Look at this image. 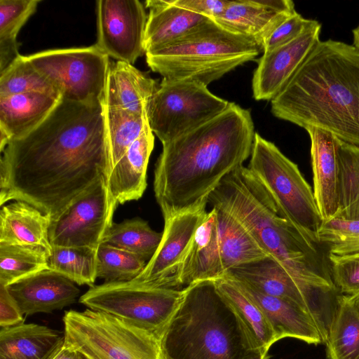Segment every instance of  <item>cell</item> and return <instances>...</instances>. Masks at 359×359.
<instances>
[{
  "label": "cell",
  "mask_w": 359,
  "mask_h": 359,
  "mask_svg": "<svg viewBox=\"0 0 359 359\" xmlns=\"http://www.w3.org/2000/svg\"><path fill=\"white\" fill-rule=\"evenodd\" d=\"M111 170L104 102L61 99L40 126L1 152L0 205L25 201L53 220Z\"/></svg>",
  "instance_id": "1"
},
{
  "label": "cell",
  "mask_w": 359,
  "mask_h": 359,
  "mask_svg": "<svg viewBox=\"0 0 359 359\" xmlns=\"http://www.w3.org/2000/svg\"><path fill=\"white\" fill-rule=\"evenodd\" d=\"M255 135L250 111L230 102L215 118L163 144L154 191L164 220L207 205L222 180L250 156Z\"/></svg>",
  "instance_id": "2"
},
{
  "label": "cell",
  "mask_w": 359,
  "mask_h": 359,
  "mask_svg": "<svg viewBox=\"0 0 359 359\" xmlns=\"http://www.w3.org/2000/svg\"><path fill=\"white\" fill-rule=\"evenodd\" d=\"M208 201L236 219L318 304L328 308L335 303L340 293L332 281L325 250L281 214L248 167L227 175Z\"/></svg>",
  "instance_id": "3"
},
{
  "label": "cell",
  "mask_w": 359,
  "mask_h": 359,
  "mask_svg": "<svg viewBox=\"0 0 359 359\" xmlns=\"http://www.w3.org/2000/svg\"><path fill=\"white\" fill-rule=\"evenodd\" d=\"M271 106L279 119L320 128L359 147V48L320 41Z\"/></svg>",
  "instance_id": "4"
},
{
  "label": "cell",
  "mask_w": 359,
  "mask_h": 359,
  "mask_svg": "<svg viewBox=\"0 0 359 359\" xmlns=\"http://www.w3.org/2000/svg\"><path fill=\"white\" fill-rule=\"evenodd\" d=\"M164 359H268L215 280L183 289L160 337Z\"/></svg>",
  "instance_id": "5"
},
{
  "label": "cell",
  "mask_w": 359,
  "mask_h": 359,
  "mask_svg": "<svg viewBox=\"0 0 359 359\" xmlns=\"http://www.w3.org/2000/svg\"><path fill=\"white\" fill-rule=\"evenodd\" d=\"M262 51L256 41L229 31L214 20L161 49L147 53L150 69L168 79H189L208 86Z\"/></svg>",
  "instance_id": "6"
},
{
  "label": "cell",
  "mask_w": 359,
  "mask_h": 359,
  "mask_svg": "<svg viewBox=\"0 0 359 359\" xmlns=\"http://www.w3.org/2000/svg\"><path fill=\"white\" fill-rule=\"evenodd\" d=\"M248 168L281 214L309 239L320 244L317 235L323 219L313 189L297 165L274 143L255 133Z\"/></svg>",
  "instance_id": "7"
},
{
  "label": "cell",
  "mask_w": 359,
  "mask_h": 359,
  "mask_svg": "<svg viewBox=\"0 0 359 359\" xmlns=\"http://www.w3.org/2000/svg\"><path fill=\"white\" fill-rule=\"evenodd\" d=\"M62 321L65 344L90 359H164L158 337L109 313L69 310Z\"/></svg>",
  "instance_id": "8"
},
{
  "label": "cell",
  "mask_w": 359,
  "mask_h": 359,
  "mask_svg": "<svg viewBox=\"0 0 359 359\" xmlns=\"http://www.w3.org/2000/svg\"><path fill=\"white\" fill-rule=\"evenodd\" d=\"M182 296L183 290L156 287L135 280L104 282L90 287L80 297L79 302L160 339Z\"/></svg>",
  "instance_id": "9"
},
{
  "label": "cell",
  "mask_w": 359,
  "mask_h": 359,
  "mask_svg": "<svg viewBox=\"0 0 359 359\" xmlns=\"http://www.w3.org/2000/svg\"><path fill=\"white\" fill-rule=\"evenodd\" d=\"M229 104L199 81L163 78L149 104L148 122L163 144L215 118Z\"/></svg>",
  "instance_id": "10"
},
{
  "label": "cell",
  "mask_w": 359,
  "mask_h": 359,
  "mask_svg": "<svg viewBox=\"0 0 359 359\" xmlns=\"http://www.w3.org/2000/svg\"><path fill=\"white\" fill-rule=\"evenodd\" d=\"M26 57L52 83L62 100L81 103L103 101L111 64L95 44L46 50Z\"/></svg>",
  "instance_id": "11"
},
{
  "label": "cell",
  "mask_w": 359,
  "mask_h": 359,
  "mask_svg": "<svg viewBox=\"0 0 359 359\" xmlns=\"http://www.w3.org/2000/svg\"><path fill=\"white\" fill-rule=\"evenodd\" d=\"M117 205L110 194L107 179L100 178L51 220V245L97 249L114 222Z\"/></svg>",
  "instance_id": "12"
},
{
  "label": "cell",
  "mask_w": 359,
  "mask_h": 359,
  "mask_svg": "<svg viewBox=\"0 0 359 359\" xmlns=\"http://www.w3.org/2000/svg\"><path fill=\"white\" fill-rule=\"evenodd\" d=\"M95 45L109 57L133 65L145 54L147 16L138 0L96 1Z\"/></svg>",
  "instance_id": "13"
},
{
  "label": "cell",
  "mask_w": 359,
  "mask_h": 359,
  "mask_svg": "<svg viewBox=\"0 0 359 359\" xmlns=\"http://www.w3.org/2000/svg\"><path fill=\"white\" fill-rule=\"evenodd\" d=\"M208 212L206 205L164 220L161 242L144 270L133 280L161 288L180 290V268L195 233Z\"/></svg>",
  "instance_id": "14"
},
{
  "label": "cell",
  "mask_w": 359,
  "mask_h": 359,
  "mask_svg": "<svg viewBox=\"0 0 359 359\" xmlns=\"http://www.w3.org/2000/svg\"><path fill=\"white\" fill-rule=\"evenodd\" d=\"M224 276L245 282L265 294L280 297L298 305L313 318L325 344L331 318L275 259L266 257L242 264L228 270Z\"/></svg>",
  "instance_id": "15"
},
{
  "label": "cell",
  "mask_w": 359,
  "mask_h": 359,
  "mask_svg": "<svg viewBox=\"0 0 359 359\" xmlns=\"http://www.w3.org/2000/svg\"><path fill=\"white\" fill-rule=\"evenodd\" d=\"M320 31L317 21L291 42L263 53L252 80L255 100H271L280 92L320 41Z\"/></svg>",
  "instance_id": "16"
},
{
  "label": "cell",
  "mask_w": 359,
  "mask_h": 359,
  "mask_svg": "<svg viewBox=\"0 0 359 359\" xmlns=\"http://www.w3.org/2000/svg\"><path fill=\"white\" fill-rule=\"evenodd\" d=\"M23 315L50 313L74 304L80 290L63 275L43 270L6 287Z\"/></svg>",
  "instance_id": "17"
},
{
  "label": "cell",
  "mask_w": 359,
  "mask_h": 359,
  "mask_svg": "<svg viewBox=\"0 0 359 359\" xmlns=\"http://www.w3.org/2000/svg\"><path fill=\"white\" fill-rule=\"evenodd\" d=\"M295 11L290 0H233L213 20L229 31L254 39L262 48L270 33Z\"/></svg>",
  "instance_id": "18"
},
{
  "label": "cell",
  "mask_w": 359,
  "mask_h": 359,
  "mask_svg": "<svg viewBox=\"0 0 359 359\" xmlns=\"http://www.w3.org/2000/svg\"><path fill=\"white\" fill-rule=\"evenodd\" d=\"M304 129L311 140L313 191L322 219H327L336 215L339 207L337 137L316 127Z\"/></svg>",
  "instance_id": "19"
},
{
  "label": "cell",
  "mask_w": 359,
  "mask_h": 359,
  "mask_svg": "<svg viewBox=\"0 0 359 359\" xmlns=\"http://www.w3.org/2000/svg\"><path fill=\"white\" fill-rule=\"evenodd\" d=\"M60 97L31 92L0 97V147L22 138L40 126L55 108Z\"/></svg>",
  "instance_id": "20"
},
{
  "label": "cell",
  "mask_w": 359,
  "mask_h": 359,
  "mask_svg": "<svg viewBox=\"0 0 359 359\" xmlns=\"http://www.w3.org/2000/svg\"><path fill=\"white\" fill-rule=\"evenodd\" d=\"M233 280L263 311L277 341L291 337L309 344L323 343L314 320L298 305L280 297L265 294L245 282Z\"/></svg>",
  "instance_id": "21"
},
{
  "label": "cell",
  "mask_w": 359,
  "mask_h": 359,
  "mask_svg": "<svg viewBox=\"0 0 359 359\" xmlns=\"http://www.w3.org/2000/svg\"><path fill=\"white\" fill-rule=\"evenodd\" d=\"M145 54L165 46L202 29L212 20L172 4L170 0H148Z\"/></svg>",
  "instance_id": "22"
},
{
  "label": "cell",
  "mask_w": 359,
  "mask_h": 359,
  "mask_svg": "<svg viewBox=\"0 0 359 359\" xmlns=\"http://www.w3.org/2000/svg\"><path fill=\"white\" fill-rule=\"evenodd\" d=\"M154 147V136L149 123L140 136L113 167L107 184L118 204L140 198L147 188V170Z\"/></svg>",
  "instance_id": "23"
},
{
  "label": "cell",
  "mask_w": 359,
  "mask_h": 359,
  "mask_svg": "<svg viewBox=\"0 0 359 359\" xmlns=\"http://www.w3.org/2000/svg\"><path fill=\"white\" fill-rule=\"evenodd\" d=\"M216 211L214 208L198 227L182 264L178 284L180 290L198 281L222 278Z\"/></svg>",
  "instance_id": "24"
},
{
  "label": "cell",
  "mask_w": 359,
  "mask_h": 359,
  "mask_svg": "<svg viewBox=\"0 0 359 359\" xmlns=\"http://www.w3.org/2000/svg\"><path fill=\"white\" fill-rule=\"evenodd\" d=\"M158 84L133 65L116 61L111 64L104 94L107 108L147 116L149 104Z\"/></svg>",
  "instance_id": "25"
},
{
  "label": "cell",
  "mask_w": 359,
  "mask_h": 359,
  "mask_svg": "<svg viewBox=\"0 0 359 359\" xmlns=\"http://www.w3.org/2000/svg\"><path fill=\"white\" fill-rule=\"evenodd\" d=\"M50 222L48 215L25 201L3 205L0 243L41 247L50 256L53 249L49 240Z\"/></svg>",
  "instance_id": "26"
},
{
  "label": "cell",
  "mask_w": 359,
  "mask_h": 359,
  "mask_svg": "<svg viewBox=\"0 0 359 359\" xmlns=\"http://www.w3.org/2000/svg\"><path fill=\"white\" fill-rule=\"evenodd\" d=\"M65 343V333L35 323L0 330V359H49Z\"/></svg>",
  "instance_id": "27"
},
{
  "label": "cell",
  "mask_w": 359,
  "mask_h": 359,
  "mask_svg": "<svg viewBox=\"0 0 359 359\" xmlns=\"http://www.w3.org/2000/svg\"><path fill=\"white\" fill-rule=\"evenodd\" d=\"M328 359H359V294H340L325 342Z\"/></svg>",
  "instance_id": "28"
},
{
  "label": "cell",
  "mask_w": 359,
  "mask_h": 359,
  "mask_svg": "<svg viewBox=\"0 0 359 359\" xmlns=\"http://www.w3.org/2000/svg\"><path fill=\"white\" fill-rule=\"evenodd\" d=\"M216 211L218 240L224 275L238 266L269 257L248 231L229 213Z\"/></svg>",
  "instance_id": "29"
},
{
  "label": "cell",
  "mask_w": 359,
  "mask_h": 359,
  "mask_svg": "<svg viewBox=\"0 0 359 359\" xmlns=\"http://www.w3.org/2000/svg\"><path fill=\"white\" fill-rule=\"evenodd\" d=\"M219 292L240 316L257 346L268 353L276 342L273 330L263 311L232 278L224 276L215 280Z\"/></svg>",
  "instance_id": "30"
},
{
  "label": "cell",
  "mask_w": 359,
  "mask_h": 359,
  "mask_svg": "<svg viewBox=\"0 0 359 359\" xmlns=\"http://www.w3.org/2000/svg\"><path fill=\"white\" fill-rule=\"evenodd\" d=\"M40 0H0V73L19 55V31L32 15Z\"/></svg>",
  "instance_id": "31"
},
{
  "label": "cell",
  "mask_w": 359,
  "mask_h": 359,
  "mask_svg": "<svg viewBox=\"0 0 359 359\" xmlns=\"http://www.w3.org/2000/svg\"><path fill=\"white\" fill-rule=\"evenodd\" d=\"M48 257L41 247L0 243V285L49 269Z\"/></svg>",
  "instance_id": "32"
},
{
  "label": "cell",
  "mask_w": 359,
  "mask_h": 359,
  "mask_svg": "<svg viewBox=\"0 0 359 359\" xmlns=\"http://www.w3.org/2000/svg\"><path fill=\"white\" fill-rule=\"evenodd\" d=\"M162 233L154 231L148 222L140 219L113 222L103 243L135 254L149 260L161 242Z\"/></svg>",
  "instance_id": "33"
},
{
  "label": "cell",
  "mask_w": 359,
  "mask_h": 359,
  "mask_svg": "<svg viewBox=\"0 0 359 359\" xmlns=\"http://www.w3.org/2000/svg\"><path fill=\"white\" fill-rule=\"evenodd\" d=\"M97 250L88 247L53 246L48 268L74 283L91 287L97 278Z\"/></svg>",
  "instance_id": "34"
},
{
  "label": "cell",
  "mask_w": 359,
  "mask_h": 359,
  "mask_svg": "<svg viewBox=\"0 0 359 359\" xmlns=\"http://www.w3.org/2000/svg\"><path fill=\"white\" fill-rule=\"evenodd\" d=\"M339 207L334 216L359 218V147L337 138Z\"/></svg>",
  "instance_id": "35"
},
{
  "label": "cell",
  "mask_w": 359,
  "mask_h": 359,
  "mask_svg": "<svg viewBox=\"0 0 359 359\" xmlns=\"http://www.w3.org/2000/svg\"><path fill=\"white\" fill-rule=\"evenodd\" d=\"M31 92L60 97L55 87L32 65L26 55H20L0 73V97Z\"/></svg>",
  "instance_id": "36"
},
{
  "label": "cell",
  "mask_w": 359,
  "mask_h": 359,
  "mask_svg": "<svg viewBox=\"0 0 359 359\" xmlns=\"http://www.w3.org/2000/svg\"><path fill=\"white\" fill-rule=\"evenodd\" d=\"M105 124L112 168L149 123L147 116L104 107Z\"/></svg>",
  "instance_id": "37"
},
{
  "label": "cell",
  "mask_w": 359,
  "mask_h": 359,
  "mask_svg": "<svg viewBox=\"0 0 359 359\" xmlns=\"http://www.w3.org/2000/svg\"><path fill=\"white\" fill-rule=\"evenodd\" d=\"M97 277L107 283L132 280L147 264L140 256L104 243L97 248Z\"/></svg>",
  "instance_id": "38"
},
{
  "label": "cell",
  "mask_w": 359,
  "mask_h": 359,
  "mask_svg": "<svg viewBox=\"0 0 359 359\" xmlns=\"http://www.w3.org/2000/svg\"><path fill=\"white\" fill-rule=\"evenodd\" d=\"M318 241L327 254L344 256L359 252V218L334 216L323 219Z\"/></svg>",
  "instance_id": "39"
},
{
  "label": "cell",
  "mask_w": 359,
  "mask_h": 359,
  "mask_svg": "<svg viewBox=\"0 0 359 359\" xmlns=\"http://www.w3.org/2000/svg\"><path fill=\"white\" fill-rule=\"evenodd\" d=\"M332 281L341 294H359V252L344 256L327 254Z\"/></svg>",
  "instance_id": "40"
},
{
  "label": "cell",
  "mask_w": 359,
  "mask_h": 359,
  "mask_svg": "<svg viewBox=\"0 0 359 359\" xmlns=\"http://www.w3.org/2000/svg\"><path fill=\"white\" fill-rule=\"evenodd\" d=\"M316 22L315 20L306 19L295 11L281 22L265 39L262 46L263 53L291 42Z\"/></svg>",
  "instance_id": "41"
},
{
  "label": "cell",
  "mask_w": 359,
  "mask_h": 359,
  "mask_svg": "<svg viewBox=\"0 0 359 359\" xmlns=\"http://www.w3.org/2000/svg\"><path fill=\"white\" fill-rule=\"evenodd\" d=\"M175 6L207 17L211 20L222 15L230 4L229 0H170Z\"/></svg>",
  "instance_id": "42"
},
{
  "label": "cell",
  "mask_w": 359,
  "mask_h": 359,
  "mask_svg": "<svg viewBox=\"0 0 359 359\" xmlns=\"http://www.w3.org/2000/svg\"><path fill=\"white\" fill-rule=\"evenodd\" d=\"M24 323L23 314L6 287L0 285V326L1 328Z\"/></svg>",
  "instance_id": "43"
},
{
  "label": "cell",
  "mask_w": 359,
  "mask_h": 359,
  "mask_svg": "<svg viewBox=\"0 0 359 359\" xmlns=\"http://www.w3.org/2000/svg\"><path fill=\"white\" fill-rule=\"evenodd\" d=\"M78 356L79 352L71 348L64 343L49 359H78Z\"/></svg>",
  "instance_id": "44"
},
{
  "label": "cell",
  "mask_w": 359,
  "mask_h": 359,
  "mask_svg": "<svg viewBox=\"0 0 359 359\" xmlns=\"http://www.w3.org/2000/svg\"><path fill=\"white\" fill-rule=\"evenodd\" d=\"M353 45L359 48V26L353 30Z\"/></svg>",
  "instance_id": "45"
},
{
  "label": "cell",
  "mask_w": 359,
  "mask_h": 359,
  "mask_svg": "<svg viewBox=\"0 0 359 359\" xmlns=\"http://www.w3.org/2000/svg\"><path fill=\"white\" fill-rule=\"evenodd\" d=\"M78 359H90V358H87L86 355H84L83 354L79 352Z\"/></svg>",
  "instance_id": "46"
}]
</instances>
